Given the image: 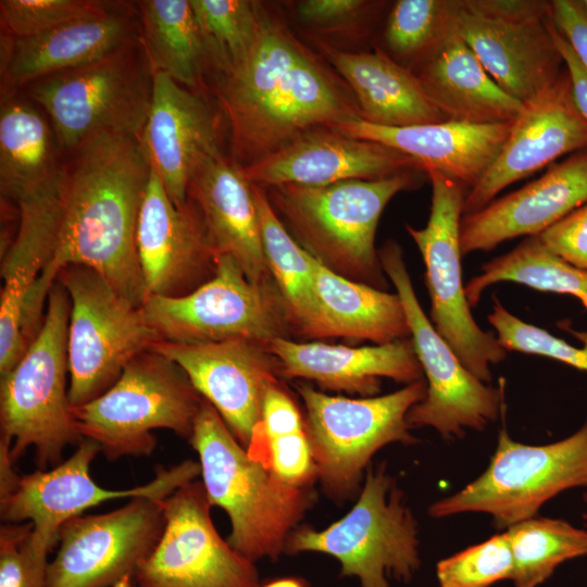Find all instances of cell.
Here are the masks:
<instances>
[{
    "mask_svg": "<svg viewBox=\"0 0 587 587\" xmlns=\"http://www.w3.org/2000/svg\"><path fill=\"white\" fill-rule=\"evenodd\" d=\"M230 158L241 168L285 148L305 132L360 117L350 88L274 13L264 8L246 60L218 78Z\"/></svg>",
    "mask_w": 587,
    "mask_h": 587,
    "instance_id": "cell-1",
    "label": "cell"
},
{
    "mask_svg": "<svg viewBox=\"0 0 587 587\" xmlns=\"http://www.w3.org/2000/svg\"><path fill=\"white\" fill-rule=\"evenodd\" d=\"M67 171L58 248L45 271L70 264L99 273L122 297L141 308L149 297L137 230L151 165L137 137L104 134L77 148Z\"/></svg>",
    "mask_w": 587,
    "mask_h": 587,
    "instance_id": "cell-2",
    "label": "cell"
},
{
    "mask_svg": "<svg viewBox=\"0 0 587 587\" xmlns=\"http://www.w3.org/2000/svg\"><path fill=\"white\" fill-rule=\"evenodd\" d=\"M420 173L263 189L289 234L310 255L345 278L385 290L376 228L388 202L398 192L415 188Z\"/></svg>",
    "mask_w": 587,
    "mask_h": 587,
    "instance_id": "cell-3",
    "label": "cell"
},
{
    "mask_svg": "<svg viewBox=\"0 0 587 587\" xmlns=\"http://www.w3.org/2000/svg\"><path fill=\"white\" fill-rule=\"evenodd\" d=\"M189 442L199 455L202 484L211 505L230 521L227 542L254 562L277 558L311 495L291 486L252 459L215 408L202 400Z\"/></svg>",
    "mask_w": 587,
    "mask_h": 587,
    "instance_id": "cell-4",
    "label": "cell"
},
{
    "mask_svg": "<svg viewBox=\"0 0 587 587\" xmlns=\"http://www.w3.org/2000/svg\"><path fill=\"white\" fill-rule=\"evenodd\" d=\"M47 301L41 328L0 382V438L11 442L14 461L33 447L38 470L57 466L62 451L84 439L68 399L71 299L55 280Z\"/></svg>",
    "mask_w": 587,
    "mask_h": 587,
    "instance_id": "cell-5",
    "label": "cell"
},
{
    "mask_svg": "<svg viewBox=\"0 0 587 587\" xmlns=\"http://www.w3.org/2000/svg\"><path fill=\"white\" fill-rule=\"evenodd\" d=\"M203 398L179 365L149 349L136 355L98 398L72 408L83 438L97 442L107 459L148 457L154 429L190 438Z\"/></svg>",
    "mask_w": 587,
    "mask_h": 587,
    "instance_id": "cell-6",
    "label": "cell"
},
{
    "mask_svg": "<svg viewBox=\"0 0 587 587\" xmlns=\"http://www.w3.org/2000/svg\"><path fill=\"white\" fill-rule=\"evenodd\" d=\"M140 310L159 339L171 342L248 339L266 345L295 335L275 283L251 282L227 254L217 257L213 277L193 291L149 296Z\"/></svg>",
    "mask_w": 587,
    "mask_h": 587,
    "instance_id": "cell-7",
    "label": "cell"
},
{
    "mask_svg": "<svg viewBox=\"0 0 587 587\" xmlns=\"http://www.w3.org/2000/svg\"><path fill=\"white\" fill-rule=\"evenodd\" d=\"M587 486V422L557 442L532 446L513 440L503 426L485 472L429 508L434 517L464 512L491 515L497 528L534 517L563 490Z\"/></svg>",
    "mask_w": 587,
    "mask_h": 587,
    "instance_id": "cell-8",
    "label": "cell"
},
{
    "mask_svg": "<svg viewBox=\"0 0 587 587\" xmlns=\"http://www.w3.org/2000/svg\"><path fill=\"white\" fill-rule=\"evenodd\" d=\"M153 71L130 45L84 66L32 84L30 96L49 115L59 145L77 149L104 135L139 138L146 125Z\"/></svg>",
    "mask_w": 587,
    "mask_h": 587,
    "instance_id": "cell-9",
    "label": "cell"
},
{
    "mask_svg": "<svg viewBox=\"0 0 587 587\" xmlns=\"http://www.w3.org/2000/svg\"><path fill=\"white\" fill-rule=\"evenodd\" d=\"M57 280L71 299L68 399L75 408L107 391L136 355L160 339L140 308L92 268L70 264L60 270Z\"/></svg>",
    "mask_w": 587,
    "mask_h": 587,
    "instance_id": "cell-10",
    "label": "cell"
},
{
    "mask_svg": "<svg viewBox=\"0 0 587 587\" xmlns=\"http://www.w3.org/2000/svg\"><path fill=\"white\" fill-rule=\"evenodd\" d=\"M286 549L335 557L342 574L357 576L361 587H389V576L407 580L420 565L416 522L384 469L367 472L347 515L323 530L291 533Z\"/></svg>",
    "mask_w": 587,
    "mask_h": 587,
    "instance_id": "cell-11",
    "label": "cell"
},
{
    "mask_svg": "<svg viewBox=\"0 0 587 587\" xmlns=\"http://www.w3.org/2000/svg\"><path fill=\"white\" fill-rule=\"evenodd\" d=\"M432 185L427 224L405 229L425 264L430 322L464 366L482 382H491L490 365L507 358L492 333L475 322L462 280L460 223L469 187L438 171L425 172Z\"/></svg>",
    "mask_w": 587,
    "mask_h": 587,
    "instance_id": "cell-12",
    "label": "cell"
},
{
    "mask_svg": "<svg viewBox=\"0 0 587 587\" xmlns=\"http://www.w3.org/2000/svg\"><path fill=\"white\" fill-rule=\"evenodd\" d=\"M297 390L305 408L316 475L335 496H347L357 488L362 470L378 449L416 441L407 415L425 397L423 380L362 399L329 396L307 384H298Z\"/></svg>",
    "mask_w": 587,
    "mask_h": 587,
    "instance_id": "cell-13",
    "label": "cell"
},
{
    "mask_svg": "<svg viewBox=\"0 0 587 587\" xmlns=\"http://www.w3.org/2000/svg\"><path fill=\"white\" fill-rule=\"evenodd\" d=\"M378 257L402 302L410 337L426 378L425 397L407 415L410 426H429L444 438H461L466 428L483 430L503 408V387L489 386L471 373L424 313L401 247L387 240Z\"/></svg>",
    "mask_w": 587,
    "mask_h": 587,
    "instance_id": "cell-14",
    "label": "cell"
},
{
    "mask_svg": "<svg viewBox=\"0 0 587 587\" xmlns=\"http://www.w3.org/2000/svg\"><path fill=\"white\" fill-rule=\"evenodd\" d=\"M161 504L164 529L134 575L138 587H260L253 562L218 535L202 482L186 483Z\"/></svg>",
    "mask_w": 587,
    "mask_h": 587,
    "instance_id": "cell-15",
    "label": "cell"
},
{
    "mask_svg": "<svg viewBox=\"0 0 587 587\" xmlns=\"http://www.w3.org/2000/svg\"><path fill=\"white\" fill-rule=\"evenodd\" d=\"M161 501L133 498L113 511L65 522L46 587H114L134 578L162 536Z\"/></svg>",
    "mask_w": 587,
    "mask_h": 587,
    "instance_id": "cell-16",
    "label": "cell"
},
{
    "mask_svg": "<svg viewBox=\"0 0 587 587\" xmlns=\"http://www.w3.org/2000/svg\"><path fill=\"white\" fill-rule=\"evenodd\" d=\"M100 447L84 438L75 452L50 470L22 475L15 491L0 501L5 523L30 522L35 534L55 546L62 525L89 508L114 499L147 497L163 500L201 475L200 463L185 460L172 467L158 466L153 479L129 489H107L93 482L89 470Z\"/></svg>",
    "mask_w": 587,
    "mask_h": 587,
    "instance_id": "cell-17",
    "label": "cell"
},
{
    "mask_svg": "<svg viewBox=\"0 0 587 587\" xmlns=\"http://www.w3.org/2000/svg\"><path fill=\"white\" fill-rule=\"evenodd\" d=\"M151 349L182 367L247 449L261 420L265 394L282 377L279 363L266 346L248 339L204 344L159 340Z\"/></svg>",
    "mask_w": 587,
    "mask_h": 587,
    "instance_id": "cell-18",
    "label": "cell"
},
{
    "mask_svg": "<svg viewBox=\"0 0 587 587\" xmlns=\"http://www.w3.org/2000/svg\"><path fill=\"white\" fill-rule=\"evenodd\" d=\"M587 150V122L575 103L567 71L523 103L497 159L465 198L463 215L486 207L509 185L567 153Z\"/></svg>",
    "mask_w": 587,
    "mask_h": 587,
    "instance_id": "cell-19",
    "label": "cell"
},
{
    "mask_svg": "<svg viewBox=\"0 0 587 587\" xmlns=\"http://www.w3.org/2000/svg\"><path fill=\"white\" fill-rule=\"evenodd\" d=\"M138 257L149 296L187 295L215 273L217 254L199 210L177 207L151 167L138 230Z\"/></svg>",
    "mask_w": 587,
    "mask_h": 587,
    "instance_id": "cell-20",
    "label": "cell"
},
{
    "mask_svg": "<svg viewBox=\"0 0 587 587\" xmlns=\"http://www.w3.org/2000/svg\"><path fill=\"white\" fill-rule=\"evenodd\" d=\"M66 175L63 170L16 200L18 228L1 261L0 376L8 374L27 349L22 333L24 308L58 248Z\"/></svg>",
    "mask_w": 587,
    "mask_h": 587,
    "instance_id": "cell-21",
    "label": "cell"
},
{
    "mask_svg": "<svg viewBox=\"0 0 587 587\" xmlns=\"http://www.w3.org/2000/svg\"><path fill=\"white\" fill-rule=\"evenodd\" d=\"M241 171L250 183L261 188L287 184L325 186L423 172L404 153L379 142L346 136L329 126L305 132L276 153Z\"/></svg>",
    "mask_w": 587,
    "mask_h": 587,
    "instance_id": "cell-22",
    "label": "cell"
},
{
    "mask_svg": "<svg viewBox=\"0 0 587 587\" xmlns=\"http://www.w3.org/2000/svg\"><path fill=\"white\" fill-rule=\"evenodd\" d=\"M139 139L177 207L187 203L190 180L200 165L221 152L213 110L196 91L162 72H153L150 111Z\"/></svg>",
    "mask_w": 587,
    "mask_h": 587,
    "instance_id": "cell-23",
    "label": "cell"
},
{
    "mask_svg": "<svg viewBox=\"0 0 587 587\" xmlns=\"http://www.w3.org/2000/svg\"><path fill=\"white\" fill-rule=\"evenodd\" d=\"M587 202V150L552 165L539 178L496 198L460 223L462 255L490 251L520 236H539Z\"/></svg>",
    "mask_w": 587,
    "mask_h": 587,
    "instance_id": "cell-24",
    "label": "cell"
},
{
    "mask_svg": "<svg viewBox=\"0 0 587 587\" xmlns=\"http://www.w3.org/2000/svg\"><path fill=\"white\" fill-rule=\"evenodd\" d=\"M512 122L471 124L455 121L386 127L353 118L333 129L390 147L412 158L425 173H444L471 189L490 168L505 143Z\"/></svg>",
    "mask_w": 587,
    "mask_h": 587,
    "instance_id": "cell-25",
    "label": "cell"
},
{
    "mask_svg": "<svg viewBox=\"0 0 587 587\" xmlns=\"http://www.w3.org/2000/svg\"><path fill=\"white\" fill-rule=\"evenodd\" d=\"M265 346L277 359L282 377L311 379L325 389L364 397L379 391L380 378L409 385L424 376L411 337L363 347L275 338Z\"/></svg>",
    "mask_w": 587,
    "mask_h": 587,
    "instance_id": "cell-26",
    "label": "cell"
},
{
    "mask_svg": "<svg viewBox=\"0 0 587 587\" xmlns=\"http://www.w3.org/2000/svg\"><path fill=\"white\" fill-rule=\"evenodd\" d=\"M459 34L496 84L522 103L540 93L562 73L564 63L550 17L501 21L472 13L464 5Z\"/></svg>",
    "mask_w": 587,
    "mask_h": 587,
    "instance_id": "cell-27",
    "label": "cell"
},
{
    "mask_svg": "<svg viewBox=\"0 0 587 587\" xmlns=\"http://www.w3.org/2000/svg\"><path fill=\"white\" fill-rule=\"evenodd\" d=\"M188 199L200 212L217 255L233 257L253 283L274 282L266 263L253 186L222 151L192 176Z\"/></svg>",
    "mask_w": 587,
    "mask_h": 587,
    "instance_id": "cell-28",
    "label": "cell"
},
{
    "mask_svg": "<svg viewBox=\"0 0 587 587\" xmlns=\"http://www.w3.org/2000/svg\"><path fill=\"white\" fill-rule=\"evenodd\" d=\"M133 35L127 16L109 10L35 37L2 39V82L13 88L84 66L129 46Z\"/></svg>",
    "mask_w": 587,
    "mask_h": 587,
    "instance_id": "cell-29",
    "label": "cell"
},
{
    "mask_svg": "<svg viewBox=\"0 0 587 587\" xmlns=\"http://www.w3.org/2000/svg\"><path fill=\"white\" fill-rule=\"evenodd\" d=\"M327 61L352 91L360 118L386 127L448 121L417 75L383 50L350 52L320 42Z\"/></svg>",
    "mask_w": 587,
    "mask_h": 587,
    "instance_id": "cell-30",
    "label": "cell"
},
{
    "mask_svg": "<svg viewBox=\"0 0 587 587\" xmlns=\"http://www.w3.org/2000/svg\"><path fill=\"white\" fill-rule=\"evenodd\" d=\"M312 266L316 316L309 339L341 337L385 345L410 337L397 292L345 278L313 257Z\"/></svg>",
    "mask_w": 587,
    "mask_h": 587,
    "instance_id": "cell-31",
    "label": "cell"
},
{
    "mask_svg": "<svg viewBox=\"0 0 587 587\" xmlns=\"http://www.w3.org/2000/svg\"><path fill=\"white\" fill-rule=\"evenodd\" d=\"M416 75L429 99L449 121L512 122L523 105L496 84L460 34L452 36Z\"/></svg>",
    "mask_w": 587,
    "mask_h": 587,
    "instance_id": "cell-32",
    "label": "cell"
},
{
    "mask_svg": "<svg viewBox=\"0 0 587 587\" xmlns=\"http://www.w3.org/2000/svg\"><path fill=\"white\" fill-rule=\"evenodd\" d=\"M145 54L153 72L196 89L211 66L190 0L139 2Z\"/></svg>",
    "mask_w": 587,
    "mask_h": 587,
    "instance_id": "cell-33",
    "label": "cell"
},
{
    "mask_svg": "<svg viewBox=\"0 0 587 587\" xmlns=\"http://www.w3.org/2000/svg\"><path fill=\"white\" fill-rule=\"evenodd\" d=\"M46 120L28 103L11 99L0 112V190L17 200L48 183L63 168L54 155L52 133Z\"/></svg>",
    "mask_w": 587,
    "mask_h": 587,
    "instance_id": "cell-34",
    "label": "cell"
},
{
    "mask_svg": "<svg viewBox=\"0 0 587 587\" xmlns=\"http://www.w3.org/2000/svg\"><path fill=\"white\" fill-rule=\"evenodd\" d=\"M252 186L270 274L284 299L295 336L308 338L316 316L312 257L289 234L264 189Z\"/></svg>",
    "mask_w": 587,
    "mask_h": 587,
    "instance_id": "cell-35",
    "label": "cell"
},
{
    "mask_svg": "<svg viewBox=\"0 0 587 587\" xmlns=\"http://www.w3.org/2000/svg\"><path fill=\"white\" fill-rule=\"evenodd\" d=\"M500 282H512L539 291L571 295L587 309V271L575 267L549 252L538 236L527 237L511 251L480 267L465 285L471 308L483 292Z\"/></svg>",
    "mask_w": 587,
    "mask_h": 587,
    "instance_id": "cell-36",
    "label": "cell"
},
{
    "mask_svg": "<svg viewBox=\"0 0 587 587\" xmlns=\"http://www.w3.org/2000/svg\"><path fill=\"white\" fill-rule=\"evenodd\" d=\"M463 10V0H398L384 33L391 58L421 67L459 34Z\"/></svg>",
    "mask_w": 587,
    "mask_h": 587,
    "instance_id": "cell-37",
    "label": "cell"
},
{
    "mask_svg": "<svg viewBox=\"0 0 587 587\" xmlns=\"http://www.w3.org/2000/svg\"><path fill=\"white\" fill-rule=\"evenodd\" d=\"M505 532L515 587H536L564 561L587 554V530L547 517H530Z\"/></svg>",
    "mask_w": 587,
    "mask_h": 587,
    "instance_id": "cell-38",
    "label": "cell"
},
{
    "mask_svg": "<svg viewBox=\"0 0 587 587\" xmlns=\"http://www.w3.org/2000/svg\"><path fill=\"white\" fill-rule=\"evenodd\" d=\"M211 66L218 78L239 66L253 49L264 7L248 0H190Z\"/></svg>",
    "mask_w": 587,
    "mask_h": 587,
    "instance_id": "cell-39",
    "label": "cell"
},
{
    "mask_svg": "<svg viewBox=\"0 0 587 587\" xmlns=\"http://www.w3.org/2000/svg\"><path fill=\"white\" fill-rule=\"evenodd\" d=\"M492 299L488 322L495 328L503 349L547 357L587 372V332L564 325L563 328L580 342V346L571 345L541 327L522 321L509 312L497 297Z\"/></svg>",
    "mask_w": 587,
    "mask_h": 587,
    "instance_id": "cell-40",
    "label": "cell"
},
{
    "mask_svg": "<svg viewBox=\"0 0 587 587\" xmlns=\"http://www.w3.org/2000/svg\"><path fill=\"white\" fill-rule=\"evenodd\" d=\"M513 555L507 533L470 547L437 565L441 587H488L512 577Z\"/></svg>",
    "mask_w": 587,
    "mask_h": 587,
    "instance_id": "cell-41",
    "label": "cell"
},
{
    "mask_svg": "<svg viewBox=\"0 0 587 587\" xmlns=\"http://www.w3.org/2000/svg\"><path fill=\"white\" fill-rule=\"evenodd\" d=\"M107 5L90 0H1L0 16L13 38L45 34L65 24L108 12Z\"/></svg>",
    "mask_w": 587,
    "mask_h": 587,
    "instance_id": "cell-42",
    "label": "cell"
},
{
    "mask_svg": "<svg viewBox=\"0 0 587 587\" xmlns=\"http://www.w3.org/2000/svg\"><path fill=\"white\" fill-rule=\"evenodd\" d=\"M53 547L39 538L30 522L0 528V587H46L48 553Z\"/></svg>",
    "mask_w": 587,
    "mask_h": 587,
    "instance_id": "cell-43",
    "label": "cell"
},
{
    "mask_svg": "<svg viewBox=\"0 0 587 587\" xmlns=\"http://www.w3.org/2000/svg\"><path fill=\"white\" fill-rule=\"evenodd\" d=\"M249 455L283 482L304 488L316 475L307 428L277 437L253 434Z\"/></svg>",
    "mask_w": 587,
    "mask_h": 587,
    "instance_id": "cell-44",
    "label": "cell"
},
{
    "mask_svg": "<svg viewBox=\"0 0 587 587\" xmlns=\"http://www.w3.org/2000/svg\"><path fill=\"white\" fill-rule=\"evenodd\" d=\"M376 3L365 0H304L297 4V16L323 34H345L363 27Z\"/></svg>",
    "mask_w": 587,
    "mask_h": 587,
    "instance_id": "cell-45",
    "label": "cell"
},
{
    "mask_svg": "<svg viewBox=\"0 0 587 587\" xmlns=\"http://www.w3.org/2000/svg\"><path fill=\"white\" fill-rule=\"evenodd\" d=\"M538 238L549 252L587 271V202L544 230Z\"/></svg>",
    "mask_w": 587,
    "mask_h": 587,
    "instance_id": "cell-46",
    "label": "cell"
},
{
    "mask_svg": "<svg viewBox=\"0 0 587 587\" xmlns=\"http://www.w3.org/2000/svg\"><path fill=\"white\" fill-rule=\"evenodd\" d=\"M302 429H305V425L292 399L279 384L272 386L265 394L261 420L253 434L272 438Z\"/></svg>",
    "mask_w": 587,
    "mask_h": 587,
    "instance_id": "cell-47",
    "label": "cell"
},
{
    "mask_svg": "<svg viewBox=\"0 0 587 587\" xmlns=\"http://www.w3.org/2000/svg\"><path fill=\"white\" fill-rule=\"evenodd\" d=\"M550 20L587 72V5L584 0L551 1Z\"/></svg>",
    "mask_w": 587,
    "mask_h": 587,
    "instance_id": "cell-48",
    "label": "cell"
},
{
    "mask_svg": "<svg viewBox=\"0 0 587 587\" xmlns=\"http://www.w3.org/2000/svg\"><path fill=\"white\" fill-rule=\"evenodd\" d=\"M465 9L484 17L526 22L550 17L551 1L541 0H464Z\"/></svg>",
    "mask_w": 587,
    "mask_h": 587,
    "instance_id": "cell-49",
    "label": "cell"
},
{
    "mask_svg": "<svg viewBox=\"0 0 587 587\" xmlns=\"http://www.w3.org/2000/svg\"><path fill=\"white\" fill-rule=\"evenodd\" d=\"M550 23L555 45L562 55L565 70L572 83L575 103L582 116L587 122V72L574 54L566 39L554 27L551 20Z\"/></svg>",
    "mask_w": 587,
    "mask_h": 587,
    "instance_id": "cell-50",
    "label": "cell"
},
{
    "mask_svg": "<svg viewBox=\"0 0 587 587\" xmlns=\"http://www.w3.org/2000/svg\"><path fill=\"white\" fill-rule=\"evenodd\" d=\"M11 442L0 438V501L9 498L16 489L21 476L14 470Z\"/></svg>",
    "mask_w": 587,
    "mask_h": 587,
    "instance_id": "cell-51",
    "label": "cell"
},
{
    "mask_svg": "<svg viewBox=\"0 0 587 587\" xmlns=\"http://www.w3.org/2000/svg\"><path fill=\"white\" fill-rule=\"evenodd\" d=\"M263 587H304L303 583L295 578H283L271 582Z\"/></svg>",
    "mask_w": 587,
    "mask_h": 587,
    "instance_id": "cell-52",
    "label": "cell"
},
{
    "mask_svg": "<svg viewBox=\"0 0 587 587\" xmlns=\"http://www.w3.org/2000/svg\"><path fill=\"white\" fill-rule=\"evenodd\" d=\"M134 578H126L122 582H120L117 585H115L114 587H138L137 584L133 583Z\"/></svg>",
    "mask_w": 587,
    "mask_h": 587,
    "instance_id": "cell-53",
    "label": "cell"
},
{
    "mask_svg": "<svg viewBox=\"0 0 587 587\" xmlns=\"http://www.w3.org/2000/svg\"><path fill=\"white\" fill-rule=\"evenodd\" d=\"M585 501L587 502V494H586V496H585Z\"/></svg>",
    "mask_w": 587,
    "mask_h": 587,
    "instance_id": "cell-54",
    "label": "cell"
},
{
    "mask_svg": "<svg viewBox=\"0 0 587 587\" xmlns=\"http://www.w3.org/2000/svg\"><path fill=\"white\" fill-rule=\"evenodd\" d=\"M585 4L587 5V0H584Z\"/></svg>",
    "mask_w": 587,
    "mask_h": 587,
    "instance_id": "cell-55",
    "label": "cell"
}]
</instances>
